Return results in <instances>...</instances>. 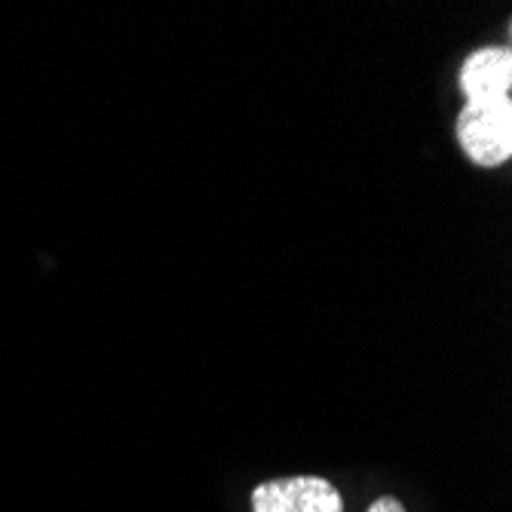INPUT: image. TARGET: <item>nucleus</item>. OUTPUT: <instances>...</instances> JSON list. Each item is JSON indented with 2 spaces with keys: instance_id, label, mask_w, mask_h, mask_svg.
I'll list each match as a JSON object with an SVG mask.
<instances>
[{
  "instance_id": "nucleus-1",
  "label": "nucleus",
  "mask_w": 512,
  "mask_h": 512,
  "mask_svg": "<svg viewBox=\"0 0 512 512\" xmlns=\"http://www.w3.org/2000/svg\"><path fill=\"white\" fill-rule=\"evenodd\" d=\"M457 145L470 163L494 169L512 157V99L467 102L454 123Z\"/></svg>"
},
{
  "instance_id": "nucleus-2",
  "label": "nucleus",
  "mask_w": 512,
  "mask_h": 512,
  "mask_svg": "<svg viewBox=\"0 0 512 512\" xmlns=\"http://www.w3.org/2000/svg\"><path fill=\"white\" fill-rule=\"evenodd\" d=\"M252 512H344V497L322 476L270 479L255 485Z\"/></svg>"
},
{
  "instance_id": "nucleus-3",
  "label": "nucleus",
  "mask_w": 512,
  "mask_h": 512,
  "mask_svg": "<svg viewBox=\"0 0 512 512\" xmlns=\"http://www.w3.org/2000/svg\"><path fill=\"white\" fill-rule=\"evenodd\" d=\"M460 89L467 102H500L512 92L509 46H482L460 65Z\"/></svg>"
},
{
  "instance_id": "nucleus-4",
  "label": "nucleus",
  "mask_w": 512,
  "mask_h": 512,
  "mask_svg": "<svg viewBox=\"0 0 512 512\" xmlns=\"http://www.w3.org/2000/svg\"><path fill=\"white\" fill-rule=\"evenodd\" d=\"M365 512H408V509H405L402 500H396V497H378Z\"/></svg>"
}]
</instances>
